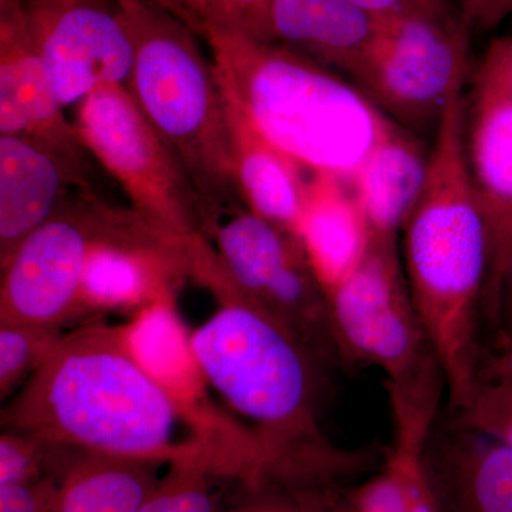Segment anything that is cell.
<instances>
[{"label": "cell", "mask_w": 512, "mask_h": 512, "mask_svg": "<svg viewBox=\"0 0 512 512\" xmlns=\"http://www.w3.org/2000/svg\"><path fill=\"white\" fill-rule=\"evenodd\" d=\"M136 221L133 210H114L92 195L66 202L2 264L0 323L62 329L84 306V278L97 242Z\"/></svg>", "instance_id": "obj_8"}, {"label": "cell", "mask_w": 512, "mask_h": 512, "mask_svg": "<svg viewBox=\"0 0 512 512\" xmlns=\"http://www.w3.org/2000/svg\"><path fill=\"white\" fill-rule=\"evenodd\" d=\"M467 28L446 9L379 18L353 82L400 126L417 136L437 133L451 104L464 96Z\"/></svg>", "instance_id": "obj_7"}, {"label": "cell", "mask_w": 512, "mask_h": 512, "mask_svg": "<svg viewBox=\"0 0 512 512\" xmlns=\"http://www.w3.org/2000/svg\"><path fill=\"white\" fill-rule=\"evenodd\" d=\"M439 2H444V0H439Z\"/></svg>", "instance_id": "obj_36"}, {"label": "cell", "mask_w": 512, "mask_h": 512, "mask_svg": "<svg viewBox=\"0 0 512 512\" xmlns=\"http://www.w3.org/2000/svg\"><path fill=\"white\" fill-rule=\"evenodd\" d=\"M269 3L271 0H184L181 18L195 32L227 30L268 42Z\"/></svg>", "instance_id": "obj_24"}, {"label": "cell", "mask_w": 512, "mask_h": 512, "mask_svg": "<svg viewBox=\"0 0 512 512\" xmlns=\"http://www.w3.org/2000/svg\"><path fill=\"white\" fill-rule=\"evenodd\" d=\"M83 146L121 185L157 234L191 255L205 239V212L190 175L141 113L127 86L101 87L77 104Z\"/></svg>", "instance_id": "obj_6"}, {"label": "cell", "mask_w": 512, "mask_h": 512, "mask_svg": "<svg viewBox=\"0 0 512 512\" xmlns=\"http://www.w3.org/2000/svg\"><path fill=\"white\" fill-rule=\"evenodd\" d=\"M403 231V268L414 308L461 410L478 384V311L490 269L487 225L466 154V97L441 120L429 178Z\"/></svg>", "instance_id": "obj_2"}, {"label": "cell", "mask_w": 512, "mask_h": 512, "mask_svg": "<svg viewBox=\"0 0 512 512\" xmlns=\"http://www.w3.org/2000/svg\"><path fill=\"white\" fill-rule=\"evenodd\" d=\"M458 3L463 22L481 30L495 28L512 13V0H458Z\"/></svg>", "instance_id": "obj_28"}, {"label": "cell", "mask_w": 512, "mask_h": 512, "mask_svg": "<svg viewBox=\"0 0 512 512\" xmlns=\"http://www.w3.org/2000/svg\"><path fill=\"white\" fill-rule=\"evenodd\" d=\"M215 254L239 291L295 333L319 359L339 356L328 293L301 239L249 210L210 229Z\"/></svg>", "instance_id": "obj_10"}, {"label": "cell", "mask_w": 512, "mask_h": 512, "mask_svg": "<svg viewBox=\"0 0 512 512\" xmlns=\"http://www.w3.org/2000/svg\"><path fill=\"white\" fill-rule=\"evenodd\" d=\"M134 42L127 89L197 188L205 232L239 197L224 99L197 32L158 0H116Z\"/></svg>", "instance_id": "obj_5"}, {"label": "cell", "mask_w": 512, "mask_h": 512, "mask_svg": "<svg viewBox=\"0 0 512 512\" xmlns=\"http://www.w3.org/2000/svg\"><path fill=\"white\" fill-rule=\"evenodd\" d=\"M298 238L326 293L359 265L370 244L365 214L352 185L313 174Z\"/></svg>", "instance_id": "obj_18"}, {"label": "cell", "mask_w": 512, "mask_h": 512, "mask_svg": "<svg viewBox=\"0 0 512 512\" xmlns=\"http://www.w3.org/2000/svg\"><path fill=\"white\" fill-rule=\"evenodd\" d=\"M356 508L357 512H409V495L400 477L387 466L386 473L357 495Z\"/></svg>", "instance_id": "obj_27"}, {"label": "cell", "mask_w": 512, "mask_h": 512, "mask_svg": "<svg viewBox=\"0 0 512 512\" xmlns=\"http://www.w3.org/2000/svg\"><path fill=\"white\" fill-rule=\"evenodd\" d=\"M457 426L491 437L512 451V387L478 382L471 399L458 410Z\"/></svg>", "instance_id": "obj_25"}, {"label": "cell", "mask_w": 512, "mask_h": 512, "mask_svg": "<svg viewBox=\"0 0 512 512\" xmlns=\"http://www.w3.org/2000/svg\"><path fill=\"white\" fill-rule=\"evenodd\" d=\"M62 338L60 328L0 323V399L28 382Z\"/></svg>", "instance_id": "obj_21"}, {"label": "cell", "mask_w": 512, "mask_h": 512, "mask_svg": "<svg viewBox=\"0 0 512 512\" xmlns=\"http://www.w3.org/2000/svg\"><path fill=\"white\" fill-rule=\"evenodd\" d=\"M33 40L64 107L109 86H127L134 42L116 0H25Z\"/></svg>", "instance_id": "obj_12"}, {"label": "cell", "mask_w": 512, "mask_h": 512, "mask_svg": "<svg viewBox=\"0 0 512 512\" xmlns=\"http://www.w3.org/2000/svg\"><path fill=\"white\" fill-rule=\"evenodd\" d=\"M63 447L36 434L6 429L0 436V485H28L53 477Z\"/></svg>", "instance_id": "obj_23"}, {"label": "cell", "mask_w": 512, "mask_h": 512, "mask_svg": "<svg viewBox=\"0 0 512 512\" xmlns=\"http://www.w3.org/2000/svg\"><path fill=\"white\" fill-rule=\"evenodd\" d=\"M221 93L239 198L247 210L298 237L309 187L305 168L272 144L231 94Z\"/></svg>", "instance_id": "obj_15"}, {"label": "cell", "mask_w": 512, "mask_h": 512, "mask_svg": "<svg viewBox=\"0 0 512 512\" xmlns=\"http://www.w3.org/2000/svg\"><path fill=\"white\" fill-rule=\"evenodd\" d=\"M0 420L55 446L215 466L202 444L181 439L183 407L114 326L96 323L63 335Z\"/></svg>", "instance_id": "obj_1"}, {"label": "cell", "mask_w": 512, "mask_h": 512, "mask_svg": "<svg viewBox=\"0 0 512 512\" xmlns=\"http://www.w3.org/2000/svg\"><path fill=\"white\" fill-rule=\"evenodd\" d=\"M466 154L490 244L484 305L498 316L512 272V37L494 39L474 74Z\"/></svg>", "instance_id": "obj_11"}, {"label": "cell", "mask_w": 512, "mask_h": 512, "mask_svg": "<svg viewBox=\"0 0 512 512\" xmlns=\"http://www.w3.org/2000/svg\"><path fill=\"white\" fill-rule=\"evenodd\" d=\"M35 2H60V0H35Z\"/></svg>", "instance_id": "obj_34"}, {"label": "cell", "mask_w": 512, "mask_h": 512, "mask_svg": "<svg viewBox=\"0 0 512 512\" xmlns=\"http://www.w3.org/2000/svg\"><path fill=\"white\" fill-rule=\"evenodd\" d=\"M437 2H439V0H437Z\"/></svg>", "instance_id": "obj_37"}, {"label": "cell", "mask_w": 512, "mask_h": 512, "mask_svg": "<svg viewBox=\"0 0 512 512\" xmlns=\"http://www.w3.org/2000/svg\"><path fill=\"white\" fill-rule=\"evenodd\" d=\"M84 151L0 134V265L60 211L72 188L86 187Z\"/></svg>", "instance_id": "obj_13"}, {"label": "cell", "mask_w": 512, "mask_h": 512, "mask_svg": "<svg viewBox=\"0 0 512 512\" xmlns=\"http://www.w3.org/2000/svg\"><path fill=\"white\" fill-rule=\"evenodd\" d=\"M192 272L220 302L190 339L207 382L254 424L281 473L338 467L346 458L319 427V357L239 291L214 249L202 254Z\"/></svg>", "instance_id": "obj_3"}, {"label": "cell", "mask_w": 512, "mask_h": 512, "mask_svg": "<svg viewBox=\"0 0 512 512\" xmlns=\"http://www.w3.org/2000/svg\"><path fill=\"white\" fill-rule=\"evenodd\" d=\"M501 313H504L505 319H507L508 322V330H510L512 335V272L510 278H508L507 284H505L500 315Z\"/></svg>", "instance_id": "obj_32"}, {"label": "cell", "mask_w": 512, "mask_h": 512, "mask_svg": "<svg viewBox=\"0 0 512 512\" xmlns=\"http://www.w3.org/2000/svg\"><path fill=\"white\" fill-rule=\"evenodd\" d=\"M0 512H60L55 478L28 485H0Z\"/></svg>", "instance_id": "obj_26"}, {"label": "cell", "mask_w": 512, "mask_h": 512, "mask_svg": "<svg viewBox=\"0 0 512 512\" xmlns=\"http://www.w3.org/2000/svg\"><path fill=\"white\" fill-rule=\"evenodd\" d=\"M228 512H315L303 505L282 497H265L235 507Z\"/></svg>", "instance_id": "obj_30"}, {"label": "cell", "mask_w": 512, "mask_h": 512, "mask_svg": "<svg viewBox=\"0 0 512 512\" xmlns=\"http://www.w3.org/2000/svg\"><path fill=\"white\" fill-rule=\"evenodd\" d=\"M183 5H184V0H181V5H180V16H181V12H183Z\"/></svg>", "instance_id": "obj_35"}, {"label": "cell", "mask_w": 512, "mask_h": 512, "mask_svg": "<svg viewBox=\"0 0 512 512\" xmlns=\"http://www.w3.org/2000/svg\"><path fill=\"white\" fill-rule=\"evenodd\" d=\"M433 456L456 512H512L510 448L457 426Z\"/></svg>", "instance_id": "obj_20"}, {"label": "cell", "mask_w": 512, "mask_h": 512, "mask_svg": "<svg viewBox=\"0 0 512 512\" xmlns=\"http://www.w3.org/2000/svg\"><path fill=\"white\" fill-rule=\"evenodd\" d=\"M357 6L375 15L376 18L416 12V10L446 9L444 2L437 0H352Z\"/></svg>", "instance_id": "obj_29"}, {"label": "cell", "mask_w": 512, "mask_h": 512, "mask_svg": "<svg viewBox=\"0 0 512 512\" xmlns=\"http://www.w3.org/2000/svg\"><path fill=\"white\" fill-rule=\"evenodd\" d=\"M377 23L379 18L352 0H271L268 42L353 77L372 45Z\"/></svg>", "instance_id": "obj_16"}, {"label": "cell", "mask_w": 512, "mask_h": 512, "mask_svg": "<svg viewBox=\"0 0 512 512\" xmlns=\"http://www.w3.org/2000/svg\"><path fill=\"white\" fill-rule=\"evenodd\" d=\"M340 359L375 366L387 384L416 382L437 365L424 333L397 239L370 238L359 265L328 292Z\"/></svg>", "instance_id": "obj_9"}, {"label": "cell", "mask_w": 512, "mask_h": 512, "mask_svg": "<svg viewBox=\"0 0 512 512\" xmlns=\"http://www.w3.org/2000/svg\"><path fill=\"white\" fill-rule=\"evenodd\" d=\"M160 466L63 447L53 476L60 512H138L160 483Z\"/></svg>", "instance_id": "obj_19"}, {"label": "cell", "mask_w": 512, "mask_h": 512, "mask_svg": "<svg viewBox=\"0 0 512 512\" xmlns=\"http://www.w3.org/2000/svg\"><path fill=\"white\" fill-rule=\"evenodd\" d=\"M215 473L202 461L171 464L138 512H218Z\"/></svg>", "instance_id": "obj_22"}, {"label": "cell", "mask_w": 512, "mask_h": 512, "mask_svg": "<svg viewBox=\"0 0 512 512\" xmlns=\"http://www.w3.org/2000/svg\"><path fill=\"white\" fill-rule=\"evenodd\" d=\"M158 2L163 3V5L167 6L168 9L173 10L174 13L180 15L181 0H158Z\"/></svg>", "instance_id": "obj_33"}, {"label": "cell", "mask_w": 512, "mask_h": 512, "mask_svg": "<svg viewBox=\"0 0 512 512\" xmlns=\"http://www.w3.org/2000/svg\"><path fill=\"white\" fill-rule=\"evenodd\" d=\"M222 90L272 144L313 174L352 185L392 119L325 64L244 33L202 29Z\"/></svg>", "instance_id": "obj_4"}, {"label": "cell", "mask_w": 512, "mask_h": 512, "mask_svg": "<svg viewBox=\"0 0 512 512\" xmlns=\"http://www.w3.org/2000/svg\"><path fill=\"white\" fill-rule=\"evenodd\" d=\"M430 164L431 148L393 121L352 181L370 238L399 237L423 195Z\"/></svg>", "instance_id": "obj_17"}, {"label": "cell", "mask_w": 512, "mask_h": 512, "mask_svg": "<svg viewBox=\"0 0 512 512\" xmlns=\"http://www.w3.org/2000/svg\"><path fill=\"white\" fill-rule=\"evenodd\" d=\"M63 110L30 33L25 0H0V134L35 137L86 150Z\"/></svg>", "instance_id": "obj_14"}, {"label": "cell", "mask_w": 512, "mask_h": 512, "mask_svg": "<svg viewBox=\"0 0 512 512\" xmlns=\"http://www.w3.org/2000/svg\"><path fill=\"white\" fill-rule=\"evenodd\" d=\"M478 382L504 384L512 387V335L510 345L505 348L501 355L495 357L493 363L488 367L487 376H481Z\"/></svg>", "instance_id": "obj_31"}]
</instances>
